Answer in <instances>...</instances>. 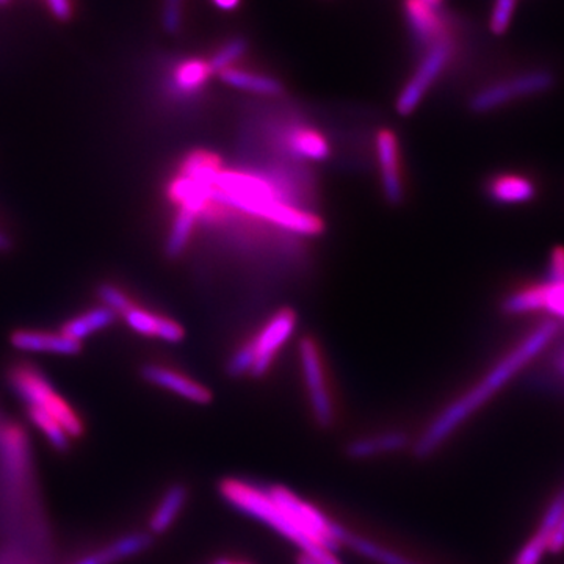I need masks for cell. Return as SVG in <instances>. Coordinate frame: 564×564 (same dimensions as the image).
Returning <instances> with one entry per match:
<instances>
[{"label":"cell","mask_w":564,"mask_h":564,"mask_svg":"<svg viewBox=\"0 0 564 564\" xmlns=\"http://www.w3.org/2000/svg\"><path fill=\"white\" fill-rule=\"evenodd\" d=\"M11 386L29 406L40 408L52 415L69 437H80L84 434V422L76 411L54 391L47 378L32 367H14L10 373Z\"/></svg>","instance_id":"4"},{"label":"cell","mask_w":564,"mask_h":564,"mask_svg":"<svg viewBox=\"0 0 564 564\" xmlns=\"http://www.w3.org/2000/svg\"><path fill=\"white\" fill-rule=\"evenodd\" d=\"M289 148L296 158L306 159V161L321 162L325 161L329 154V147L321 133L300 129L292 132L289 139Z\"/></svg>","instance_id":"23"},{"label":"cell","mask_w":564,"mask_h":564,"mask_svg":"<svg viewBox=\"0 0 564 564\" xmlns=\"http://www.w3.org/2000/svg\"><path fill=\"white\" fill-rule=\"evenodd\" d=\"M151 543V534H128V536L120 538V540L115 541V543L106 545L101 551L84 556V558H80L79 562L74 564H115L147 551Z\"/></svg>","instance_id":"17"},{"label":"cell","mask_w":564,"mask_h":564,"mask_svg":"<svg viewBox=\"0 0 564 564\" xmlns=\"http://www.w3.org/2000/svg\"><path fill=\"white\" fill-rule=\"evenodd\" d=\"M564 551V513L555 527L554 536L549 545V554H560Z\"/></svg>","instance_id":"33"},{"label":"cell","mask_w":564,"mask_h":564,"mask_svg":"<svg viewBox=\"0 0 564 564\" xmlns=\"http://www.w3.org/2000/svg\"><path fill=\"white\" fill-rule=\"evenodd\" d=\"M212 202L228 204L245 214L265 218L278 199H274L272 188L261 177L220 172L215 181Z\"/></svg>","instance_id":"6"},{"label":"cell","mask_w":564,"mask_h":564,"mask_svg":"<svg viewBox=\"0 0 564 564\" xmlns=\"http://www.w3.org/2000/svg\"><path fill=\"white\" fill-rule=\"evenodd\" d=\"M218 9L221 10H234L239 6L240 0H212Z\"/></svg>","instance_id":"35"},{"label":"cell","mask_w":564,"mask_h":564,"mask_svg":"<svg viewBox=\"0 0 564 564\" xmlns=\"http://www.w3.org/2000/svg\"><path fill=\"white\" fill-rule=\"evenodd\" d=\"M518 6V0H496L494 3L491 21L489 28L496 35H503L510 28L511 20Z\"/></svg>","instance_id":"28"},{"label":"cell","mask_w":564,"mask_h":564,"mask_svg":"<svg viewBox=\"0 0 564 564\" xmlns=\"http://www.w3.org/2000/svg\"><path fill=\"white\" fill-rule=\"evenodd\" d=\"M293 328H295V314L291 310L280 311L272 321L263 326L259 336L251 340L256 356L251 377L259 378L267 373V370L272 366L274 355L285 344V340L292 336Z\"/></svg>","instance_id":"9"},{"label":"cell","mask_w":564,"mask_h":564,"mask_svg":"<svg viewBox=\"0 0 564 564\" xmlns=\"http://www.w3.org/2000/svg\"><path fill=\"white\" fill-rule=\"evenodd\" d=\"M10 344L22 351L54 352V355L74 356L82 351V343L63 336L62 333L31 332L18 329L10 336Z\"/></svg>","instance_id":"15"},{"label":"cell","mask_w":564,"mask_h":564,"mask_svg":"<svg viewBox=\"0 0 564 564\" xmlns=\"http://www.w3.org/2000/svg\"><path fill=\"white\" fill-rule=\"evenodd\" d=\"M141 377L159 388L176 393L182 399L191 400L193 403L207 404L210 403L212 393L206 386L196 383L184 375L174 372L172 369L161 366H147L141 369Z\"/></svg>","instance_id":"13"},{"label":"cell","mask_w":564,"mask_h":564,"mask_svg":"<svg viewBox=\"0 0 564 564\" xmlns=\"http://www.w3.org/2000/svg\"><path fill=\"white\" fill-rule=\"evenodd\" d=\"M408 443V437L403 433H381L377 436L362 437L355 441L348 447V455L356 459L373 458L384 454L400 451Z\"/></svg>","instance_id":"21"},{"label":"cell","mask_w":564,"mask_h":564,"mask_svg":"<svg viewBox=\"0 0 564 564\" xmlns=\"http://www.w3.org/2000/svg\"><path fill=\"white\" fill-rule=\"evenodd\" d=\"M299 564H318V563L315 562L314 558H311L310 555L302 554V556H300V558H299Z\"/></svg>","instance_id":"36"},{"label":"cell","mask_w":564,"mask_h":564,"mask_svg":"<svg viewBox=\"0 0 564 564\" xmlns=\"http://www.w3.org/2000/svg\"><path fill=\"white\" fill-rule=\"evenodd\" d=\"M556 87V74L549 68H534L524 73L514 74L513 77L496 82L484 90L475 93L469 101V109L474 113H489L519 101V99L536 98L547 95Z\"/></svg>","instance_id":"5"},{"label":"cell","mask_w":564,"mask_h":564,"mask_svg":"<svg viewBox=\"0 0 564 564\" xmlns=\"http://www.w3.org/2000/svg\"><path fill=\"white\" fill-rule=\"evenodd\" d=\"M406 17L414 39L422 46H434L440 41L447 40V25L440 7H432L421 0H408Z\"/></svg>","instance_id":"11"},{"label":"cell","mask_w":564,"mask_h":564,"mask_svg":"<svg viewBox=\"0 0 564 564\" xmlns=\"http://www.w3.org/2000/svg\"><path fill=\"white\" fill-rule=\"evenodd\" d=\"M421 2L429 3V6H432V7L441 6V0H421Z\"/></svg>","instance_id":"37"},{"label":"cell","mask_w":564,"mask_h":564,"mask_svg":"<svg viewBox=\"0 0 564 564\" xmlns=\"http://www.w3.org/2000/svg\"><path fill=\"white\" fill-rule=\"evenodd\" d=\"M505 314L547 315V321L564 323V247L549 254L544 280L530 282L511 292L502 302Z\"/></svg>","instance_id":"3"},{"label":"cell","mask_w":564,"mask_h":564,"mask_svg":"<svg viewBox=\"0 0 564 564\" xmlns=\"http://www.w3.org/2000/svg\"><path fill=\"white\" fill-rule=\"evenodd\" d=\"M182 9H184V0H163V28L173 35L181 31Z\"/></svg>","instance_id":"31"},{"label":"cell","mask_w":564,"mask_h":564,"mask_svg":"<svg viewBox=\"0 0 564 564\" xmlns=\"http://www.w3.org/2000/svg\"><path fill=\"white\" fill-rule=\"evenodd\" d=\"M10 0H0V6H6V3H9Z\"/></svg>","instance_id":"39"},{"label":"cell","mask_w":564,"mask_h":564,"mask_svg":"<svg viewBox=\"0 0 564 564\" xmlns=\"http://www.w3.org/2000/svg\"><path fill=\"white\" fill-rule=\"evenodd\" d=\"M51 13L57 20L68 21L74 13L73 0H46Z\"/></svg>","instance_id":"32"},{"label":"cell","mask_w":564,"mask_h":564,"mask_svg":"<svg viewBox=\"0 0 564 564\" xmlns=\"http://www.w3.org/2000/svg\"><path fill=\"white\" fill-rule=\"evenodd\" d=\"M198 215L187 209H180V214L174 218L172 231H170L169 242H166V254L170 258H177L184 252L191 240L193 226H195Z\"/></svg>","instance_id":"25"},{"label":"cell","mask_w":564,"mask_h":564,"mask_svg":"<svg viewBox=\"0 0 564 564\" xmlns=\"http://www.w3.org/2000/svg\"><path fill=\"white\" fill-rule=\"evenodd\" d=\"M220 492L234 508L272 527L299 545L302 554L311 555L322 549L334 552L344 543L343 527L289 489L280 486L262 489L237 478H226L221 481Z\"/></svg>","instance_id":"1"},{"label":"cell","mask_w":564,"mask_h":564,"mask_svg":"<svg viewBox=\"0 0 564 564\" xmlns=\"http://www.w3.org/2000/svg\"><path fill=\"white\" fill-rule=\"evenodd\" d=\"M247 51V41L236 39L228 41L225 46L218 50L217 54L210 58L209 68L212 74H220L223 70L232 68L234 62L239 61Z\"/></svg>","instance_id":"27"},{"label":"cell","mask_w":564,"mask_h":564,"mask_svg":"<svg viewBox=\"0 0 564 564\" xmlns=\"http://www.w3.org/2000/svg\"><path fill=\"white\" fill-rule=\"evenodd\" d=\"M29 417L44 433V436L50 440L52 447L57 448V451H66L69 447L68 434L62 429L61 423L55 421L46 411L29 406Z\"/></svg>","instance_id":"26"},{"label":"cell","mask_w":564,"mask_h":564,"mask_svg":"<svg viewBox=\"0 0 564 564\" xmlns=\"http://www.w3.org/2000/svg\"><path fill=\"white\" fill-rule=\"evenodd\" d=\"M491 202L503 206H519L532 203L538 195V185L532 177L519 173H505L488 182Z\"/></svg>","instance_id":"14"},{"label":"cell","mask_w":564,"mask_h":564,"mask_svg":"<svg viewBox=\"0 0 564 564\" xmlns=\"http://www.w3.org/2000/svg\"><path fill=\"white\" fill-rule=\"evenodd\" d=\"M115 318H117V314L110 311L109 307H95V310L88 311V313L82 314L79 317H74L73 321L65 323L61 333L63 336L69 337V339L82 343V340L87 339L91 334L101 332V329L110 326L111 323L115 322Z\"/></svg>","instance_id":"19"},{"label":"cell","mask_w":564,"mask_h":564,"mask_svg":"<svg viewBox=\"0 0 564 564\" xmlns=\"http://www.w3.org/2000/svg\"><path fill=\"white\" fill-rule=\"evenodd\" d=\"M126 323L133 329V332L143 334V336H154L165 343L177 344L184 339V328L180 323L170 321L166 317H159V315L148 313L141 307L133 306L128 313L122 314Z\"/></svg>","instance_id":"16"},{"label":"cell","mask_w":564,"mask_h":564,"mask_svg":"<svg viewBox=\"0 0 564 564\" xmlns=\"http://www.w3.org/2000/svg\"><path fill=\"white\" fill-rule=\"evenodd\" d=\"M378 161L386 199L391 204L403 202V184L399 166V144L391 131H381L377 137Z\"/></svg>","instance_id":"12"},{"label":"cell","mask_w":564,"mask_h":564,"mask_svg":"<svg viewBox=\"0 0 564 564\" xmlns=\"http://www.w3.org/2000/svg\"><path fill=\"white\" fill-rule=\"evenodd\" d=\"M560 333H562V328H560L558 323L547 321V318L541 321L540 325L534 326L532 332L527 334L513 350L508 351L489 370L484 380L478 381L470 391L464 393L454 403L448 404L443 413L430 423L429 429L425 430L421 440L415 444V455L426 458V456L436 452L459 429L462 423L477 413L530 362L544 355L555 343Z\"/></svg>","instance_id":"2"},{"label":"cell","mask_w":564,"mask_h":564,"mask_svg":"<svg viewBox=\"0 0 564 564\" xmlns=\"http://www.w3.org/2000/svg\"><path fill=\"white\" fill-rule=\"evenodd\" d=\"M343 545H350L352 551L380 564H419L413 562V560L406 558L404 555L397 554L391 549L372 543V541L366 540V538L356 536V534L347 532V530H345Z\"/></svg>","instance_id":"24"},{"label":"cell","mask_w":564,"mask_h":564,"mask_svg":"<svg viewBox=\"0 0 564 564\" xmlns=\"http://www.w3.org/2000/svg\"><path fill=\"white\" fill-rule=\"evenodd\" d=\"M187 488L182 485H174L165 492L161 503L155 508L150 521V530L154 534L165 533L176 521L177 516L184 510L187 502Z\"/></svg>","instance_id":"20"},{"label":"cell","mask_w":564,"mask_h":564,"mask_svg":"<svg viewBox=\"0 0 564 564\" xmlns=\"http://www.w3.org/2000/svg\"><path fill=\"white\" fill-rule=\"evenodd\" d=\"M300 359H302L304 381H306L307 395H310L315 421L322 426H332L334 421L333 400L328 388H326L317 345L310 337L300 344Z\"/></svg>","instance_id":"8"},{"label":"cell","mask_w":564,"mask_h":564,"mask_svg":"<svg viewBox=\"0 0 564 564\" xmlns=\"http://www.w3.org/2000/svg\"><path fill=\"white\" fill-rule=\"evenodd\" d=\"M220 79L231 85L237 90L254 93L259 96H280L284 87L280 80L273 77L261 76V74L248 73V70L228 68L220 73Z\"/></svg>","instance_id":"18"},{"label":"cell","mask_w":564,"mask_h":564,"mask_svg":"<svg viewBox=\"0 0 564 564\" xmlns=\"http://www.w3.org/2000/svg\"><path fill=\"white\" fill-rule=\"evenodd\" d=\"M254 350H252L251 343H248L245 344L243 347H240L239 350L234 352L231 359H229L228 367H226V370H228L229 377H243V375L251 373L252 366H254Z\"/></svg>","instance_id":"30"},{"label":"cell","mask_w":564,"mask_h":564,"mask_svg":"<svg viewBox=\"0 0 564 564\" xmlns=\"http://www.w3.org/2000/svg\"><path fill=\"white\" fill-rule=\"evenodd\" d=\"M564 513V488L556 492L554 499L549 503L547 510L538 525L536 532L530 536L524 547L516 555L513 564H540L543 556L549 552L555 527Z\"/></svg>","instance_id":"10"},{"label":"cell","mask_w":564,"mask_h":564,"mask_svg":"<svg viewBox=\"0 0 564 564\" xmlns=\"http://www.w3.org/2000/svg\"><path fill=\"white\" fill-rule=\"evenodd\" d=\"M454 54V44L451 39L440 41L426 52L425 58L419 66L413 79L404 85L403 91L397 99V111L402 117L413 113L422 102L423 96L430 90V87L441 76L447 63L451 62Z\"/></svg>","instance_id":"7"},{"label":"cell","mask_w":564,"mask_h":564,"mask_svg":"<svg viewBox=\"0 0 564 564\" xmlns=\"http://www.w3.org/2000/svg\"><path fill=\"white\" fill-rule=\"evenodd\" d=\"M98 295L102 300L104 306L109 307L115 314H126L131 307L135 306L132 300L117 285L102 284L99 288Z\"/></svg>","instance_id":"29"},{"label":"cell","mask_w":564,"mask_h":564,"mask_svg":"<svg viewBox=\"0 0 564 564\" xmlns=\"http://www.w3.org/2000/svg\"><path fill=\"white\" fill-rule=\"evenodd\" d=\"M555 369L558 370V373L563 375L564 378V344L556 348Z\"/></svg>","instance_id":"34"},{"label":"cell","mask_w":564,"mask_h":564,"mask_svg":"<svg viewBox=\"0 0 564 564\" xmlns=\"http://www.w3.org/2000/svg\"><path fill=\"white\" fill-rule=\"evenodd\" d=\"M7 245H9V240H7V237L0 232V248H6Z\"/></svg>","instance_id":"38"},{"label":"cell","mask_w":564,"mask_h":564,"mask_svg":"<svg viewBox=\"0 0 564 564\" xmlns=\"http://www.w3.org/2000/svg\"><path fill=\"white\" fill-rule=\"evenodd\" d=\"M217 564H239V563H231V562H220V563H217Z\"/></svg>","instance_id":"40"},{"label":"cell","mask_w":564,"mask_h":564,"mask_svg":"<svg viewBox=\"0 0 564 564\" xmlns=\"http://www.w3.org/2000/svg\"><path fill=\"white\" fill-rule=\"evenodd\" d=\"M210 76L209 63L192 58L180 63L174 69V87L184 95H191L198 91Z\"/></svg>","instance_id":"22"}]
</instances>
